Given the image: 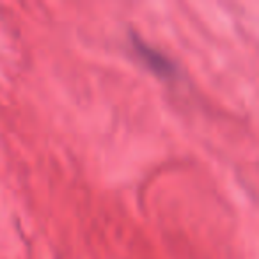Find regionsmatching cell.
<instances>
[{
  "label": "cell",
  "instance_id": "cell-1",
  "mask_svg": "<svg viewBox=\"0 0 259 259\" xmlns=\"http://www.w3.org/2000/svg\"><path fill=\"white\" fill-rule=\"evenodd\" d=\"M135 47H137L139 54L144 57V61H148V64L151 66L153 69H156L158 73H170V69H172V64H170V62L167 61L163 55H160L158 52L151 50L148 45L141 43V41H137V43H135Z\"/></svg>",
  "mask_w": 259,
  "mask_h": 259
}]
</instances>
